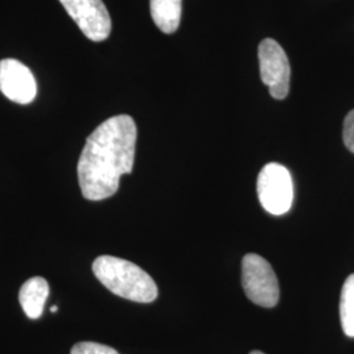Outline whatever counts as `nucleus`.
<instances>
[{
  "label": "nucleus",
  "mask_w": 354,
  "mask_h": 354,
  "mask_svg": "<svg viewBox=\"0 0 354 354\" xmlns=\"http://www.w3.org/2000/svg\"><path fill=\"white\" fill-rule=\"evenodd\" d=\"M137 125L127 114L108 118L89 136L77 163V178L84 198L102 201L114 196L120 178L133 171Z\"/></svg>",
  "instance_id": "1"
},
{
  "label": "nucleus",
  "mask_w": 354,
  "mask_h": 354,
  "mask_svg": "<svg viewBox=\"0 0 354 354\" xmlns=\"http://www.w3.org/2000/svg\"><path fill=\"white\" fill-rule=\"evenodd\" d=\"M92 270L96 279L115 295L138 304H151L158 298V286L140 266L114 256H100Z\"/></svg>",
  "instance_id": "2"
},
{
  "label": "nucleus",
  "mask_w": 354,
  "mask_h": 354,
  "mask_svg": "<svg viewBox=\"0 0 354 354\" xmlns=\"http://www.w3.org/2000/svg\"><path fill=\"white\" fill-rule=\"evenodd\" d=\"M241 282L247 297L253 304L266 308H272L279 304V279L264 257L256 253L244 256L241 263Z\"/></svg>",
  "instance_id": "3"
},
{
  "label": "nucleus",
  "mask_w": 354,
  "mask_h": 354,
  "mask_svg": "<svg viewBox=\"0 0 354 354\" xmlns=\"http://www.w3.org/2000/svg\"><path fill=\"white\" fill-rule=\"evenodd\" d=\"M257 196L268 213L286 214L294 200V184L289 169L279 163L264 165L257 177Z\"/></svg>",
  "instance_id": "4"
},
{
  "label": "nucleus",
  "mask_w": 354,
  "mask_h": 354,
  "mask_svg": "<svg viewBox=\"0 0 354 354\" xmlns=\"http://www.w3.org/2000/svg\"><path fill=\"white\" fill-rule=\"evenodd\" d=\"M259 64L263 83L272 97L283 100L290 89V64L277 41L266 38L259 45Z\"/></svg>",
  "instance_id": "5"
},
{
  "label": "nucleus",
  "mask_w": 354,
  "mask_h": 354,
  "mask_svg": "<svg viewBox=\"0 0 354 354\" xmlns=\"http://www.w3.org/2000/svg\"><path fill=\"white\" fill-rule=\"evenodd\" d=\"M86 37L102 42L109 37L112 20L102 0H59Z\"/></svg>",
  "instance_id": "6"
},
{
  "label": "nucleus",
  "mask_w": 354,
  "mask_h": 354,
  "mask_svg": "<svg viewBox=\"0 0 354 354\" xmlns=\"http://www.w3.org/2000/svg\"><path fill=\"white\" fill-rule=\"evenodd\" d=\"M0 91L11 102L26 105L36 99L37 83L26 64L11 58L1 59Z\"/></svg>",
  "instance_id": "7"
},
{
  "label": "nucleus",
  "mask_w": 354,
  "mask_h": 354,
  "mask_svg": "<svg viewBox=\"0 0 354 354\" xmlns=\"http://www.w3.org/2000/svg\"><path fill=\"white\" fill-rule=\"evenodd\" d=\"M49 291V283L42 277H32L24 282L19 291V301L26 317L38 319L42 315Z\"/></svg>",
  "instance_id": "8"
},
{
  "label": "nucleus",
  "mask_w": 354,
  "mask_h": 354,
  "mask_svg": "<svg viewBox=\"0 0 354 354\" xmlns=\"http://www.w3.org/2000/svg\"><path fill=\"white\" fill-rule=\"evenodd\" d=\"M151 17L165 35H172L181 21V0H150Z\"/></svg>",
  "instance_id": "9"
},
{
  "label": "nucleus",
  "mask_w": 354,
  "mask_h": 354,
  "mask_svg": "<svg viewBox=\"0 0 354 354\" xmlns=\"http://www.w3.org/2000/svg\"><path fill=\"white\" fill-rule=\"evenodd\" d=\"M340 319L344 333L354 337V274H351L342 286Z\"/></svg>",
  "instance_id": "10"
},
{
  "label": "nucleus",
  "mask_w": 354,
  "mask_h": 354,
  "mask_svg": "<svg viewBox=\"0 0 354 354\" xmlns=\"http://www.w3.org/2000/svg\"><path fill=\"white\" fill-rule=\"evenodd\" d=\"M71 354H118V352L99 342H77L71 348Z\"/></svg>",
  "instance_id": "11"
},
{
  "label": "nucleus",
  "mask_w": 354,
  "mask_h": 354,
  "mask_svg": "<svg viewBox=\"0 0 354 354\" xmlns=\"http://www.w3.org/2000/svg\"><path fill=\"white\" fill-rule=\"evenodd\" d=\"M342 138L346 149L354 153V109L346 114L344 120V129H342Z\"/></svg>",
  "instance_id": "12"
},
{
  "label": "nucleus",
  "mask_w": 354,
  "mask_h": 354,
  "mask_svg": "<svg viewBox=\"0 0 354 354\" xmlns=\"http://www.w3.org/2000/svg\"><path fill=\"white\" fill-rule=\"evenodd\" d=\"M57 311H58V307H57V306H53V307H51V313H57Z\"/></svg>",
  "instance_id": "13"
},
{
  "label": "nucleus",
  "mask_w": 354,
  "mask_h": 354,
  "mask_svg": "<svg viewBox=\"0 0 354 354\" xmlns=\"http://www.w3.org/2000/svg\"><path fill=\"white\" fill-rule=\"evenodd\" d=\"M250 354H266L263 353V352H260V351H253V352H251Z\"/></svg>",
  "instance_id": "14"
}]
</instances>
